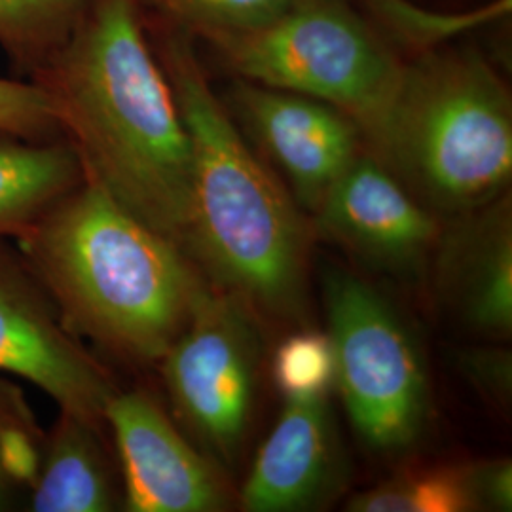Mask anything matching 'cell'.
<instances>
[{"mask_svg": "<svg viewBox=\"0 0 512 512\" xmlns=\"http://www.w3.org/2000/svg\"><path fill=\"white\" fill-rule=\"evenodd\" d=\"M33 82L48 93L86 177L186 251L192 145L143 2L92 0Z\"/></svg>", "mask_w": 512, "mask_h": 512, "instance_id": "cell-1", "label": "cell"}, {"mask_svg": "<svg viewBox=\"0 0 512 512\" xmlns=\"http://www.w3.org/2000/svg\"><path fill=\"white\" fill-rule=\"evenodd\" d=\"M145 21L192 145L186 253L241 306L274 319L302 317L310 228L300 205L217 99L196 38L164 19Z\"/></svg>", "mask_w": 512, "mask_h": 512, "instance_id": "cell-2", "label": "cell"}, {"mask_svg": "<svg viewBox=\"0 0 512 512\" xmlns=\"http://www.w3.org/2000/svg\"><path fill=\"white\" fill-rule=\"evenodd\" d=\"M14 243L67 327L139 368L158 366L209 287L183 247L90 177Z\"/></svg>", "mask_w": 512, "mask_h": 512, "instance_id": "cell-3", "label": "cell"}, {"mask_svg": "<svg viewBox=\"0 0 512 512\" xmlns=\"http://www.w3.org/2000/svg\"><path fill=\"white\" fill-rule=\"evenodd\" d=\"M365 150L435 213L475 211L511 183V95L475 50L429 52Z\"/></svg>", "mask_w": 512, "mask_h": 512, "instance_id": "cell-4", "label": "cell"}, {"mask_svg": "<svg viewBox=\"0 0 512 512\" xmlns=\"http://www.w3.org/2000/svg\"><path fill=\"white\" fill-rule=\"evenodd\" d=\"M239 80L342 110L368 143L384 126L406 63L348 0H294L274 23L202 37Z\"/></svg>", "mask_w": 512, "mask_h": 512, "instance_id": "cell-5", "label": "cell"}, {"mask_svg": "<svg viewBox=\"0 0 512 512\" xmlns=\"http://www.w3.org/2000/svg\"><path fill=\"white\" fill-rule=\"evenodd\" d=\"M325 310L338 389L355 435L378 454L420 442L431 412L427 368L401 313L365 279L325 275Z\"/></svg>", "mask_w": 512, "mask_h": 512, "instance_id": "cell-6", "label": "cell"}, {"mask_svg": "<svg viewBox=\"0 0 512 512\" xmlns=\"http://www.w3.org/2000/svg\"><path fill=\"white\" fill-rule=\"evenodd\" d=\"M258 340L247 308L209 285L158 370L175 418L205 454L232 465L255 408Z\"/></svg>", "mask_w": 512, "mask_h": 512, "instance_id": "cell-7", "label": "cell"}, {"mask_svg": "<svg viewBox=\"0 0 512 512\" xmlns=\"http://www.w3.org/2000/svg\"><path fill=\"white\" fill-rule=\"evenodd\" d=\"M0 374L37 385L59 410L93 420H105L118 389L109 368L67 327L14 239L6 238H0Z\"/></svg>", "mask_w": 512, "mask_h": 512, "instance_id": "cell-8", "label": "cell"}, {"mask_svg": "<svg viewBox=\"0 0 512 512\" xmlns=\"http://www.w3.org/2000/svg\"><path fill=\"white\" fill-rule=\"evenodd\" d=\"M129 512H220L232 503L220 463L200 452L147 389H116L105 408Z\"/></svg>", "mask_w": 512, "mask_h": 512, "instance_id": "cell-9", "label": "cell"}, {"mask_svg": "<svg viewBox=\"0 0 512 512\" xmlns=\"http://www.w3.org/2000/svg\"><path fill=\"white\" fill-rule=\"evenodd\" d=\"M313 217L321 238L387 274H418L442 234L435 211L366 150L330 186Z\"/></svg>", "mask_w": 512, "mask_h": 512, "instance_id": "cell-10", "label": "cell"}, {"mask_svg": "<svg viewBox=\"0 0 512 512\" xmlns=\"http://www.w3.org/2000/svg\"><path fill=\"white\" fill-rule=\"evenodd\" d=\"M230 107L279 167L296 203L311 213L365 150L361 129L348 114L308 95L238 78Z\"/></svg>", "mask_w": 512, "mask_h": 512, "instance_id": "cell-11", "label": "cell"}, {"mask_svg": "<svg viewBox=\"0 0 512 512\" xmlns=\"http://www.w3.org/2000/svg\"><path fill=\"white\" fill-rule=\"evenodd\" d=\"M346 478L329 397L293 399L258 448L239 505L249 512L313 511L334 499Z\"/></svg>", "mask_w": 512, "mask_h": 512, "instance_id": "cell-12", "label": "cell"}, {"mask_svg": "<svg viewBox=\"0 0 512 512\" xmlns=\"http://www.w3.org/2000/svg\"><path fill=\"white\" fill-rule=\"evenodd\" d=\"M458 217L442 228L433 255L440 300L465 329L505 342L512 332L511 198Z\"/></svg>", "mask_w": 512, "mask_h": 512, "instance_id": "cell-13", "label": "cell"}, {"mask_svg": "<svg viewBox=\"0 0 512 512\" xmlns=\"http://www.w3.org/2000/svg\"><path fill=\"white\" fill-rule=\"evenodd\" d=\"M105 420L69 410L44 431L37 473L29 484V511L110 512L122 509V476L110 456Z\"/></svg>", "mask_w": 512, "mask_h": 512, "instance_id": "cell-14", "label": "cell"}, {"mask_svg": "<svg viewBox=\"0 0 512 512\" xmlns=\"http://www.w3.org/2000/svg\"><path fill=\"white\" fill-rule=\"evenodd\" d=\"M84 179L67 139L31 141L0 131V238H19Z\"/></svg>", "mask_w": 512, "mask_h": 512, "instance_id": "cell-15", "label": "cell"}, {"mask_svg": "<svg viewBox=\"0 0 512 512\" xmlns=\"http://www.w3.org/2000/svg\"><path fill=\"white\" fill-rule=\"evenodd\" d=\"M92 0H0V48L33 80L73 37Z\"/></svg>", "mask_w": 512, "mask_h": 512, "instance_id": "cell-16", "label": "cell"}, {"mask_svg": "<svg viewBox=\"0 0 512 512\" xmlns=\"http://www.w3.org/2000/svg\"><path fill=\"white\" fill-rule=\"evenodd\" d=\"M346 509L353 512L476 511L469 465L410 469L353 495Z\"/></svg>", "mask_w": 512, "mask_h": 512, "instance_id": "cell-17", "label": "cell"}, {"mask_svg": "<svg viewBox=\"0 0 512 512\" xmlns=\"http://www.w3.org/2000/svg\"><path fill=\"white\" fill-rule=\"evenodd\" d=\"M42 440L44 431L23 389L0 378V511L29 490Z\"/></svg>", "mask_w": 512, "mask_h": 512, "instance_id": "cell-18", "label": "cell"}, {"mask_svg": "<svg viewBox=\"0 0 512 512\" xmlns=\"http://www.w3.org/2000/svg\"><path fill=\"white\" fill-rule=\"evenodd\" d=\"M150 16L181 27L194 38L247 33L281 18L294 0H141Z\"/></svg>", "mask_w": 512, "mask_h": 512, "instance_id": "cell-19", "label": "cell"}, {"mask_svg": "<svg viewBox=\"0 0 512 512\" xmlns=\"http://www.w3.org/2000/svg\"><path fill=\"white\" fill-rule=\"evenodd\" d=\"M272 376L285 401L329 397L334 387V351L329 334L294 332L275 351Z\"/></svg>", "mask_w": 512, "mask_h": 512, "instance_id": "cell-20", "label": "cell"}, {"mask_svg": "<svg viewBox=\"0 0 512 512\" xmlns=\"http://www.w3.org/2000/svg\"><path fill=\"white\" fill-rule=\"evenodd\" d=\"M0 131L31 141L65 139L48 93L25 78H0Z\"/></svg>", "mask_w": 512, "mask_h": 512, "instance_id": "cell-21", "label": "cell"}, {"mask_svg": "<svg viewBox=\"0 0 512 512\" xmlns=\"http://www.w3.org/2000/svg\"><path fill=\"white\" fill-rule=\"evenodd\" d=\"M456 366L461 376L492 403L505 408L511 403L512 355L509 349L476 346L459 349Z\"/></svg>", "mask_w": 512, "mask_h": 512, "instance_id": "cell-22", "label": "cell"}, {"mask_svg": "<svg viewBox=\"0 0 512 512\" xmlns=\"http://www.w3.org/2000/svg\"><path fill=\"white\" fill-rule=\"evenodd\" d=\"M469 478L475 495L476 511H511V459H495L469 465Z\"/></svg>", "mask_w": 512, "mask_h": 512, "instance_id": "cell-23", "label": "cell"}]
</instances>
